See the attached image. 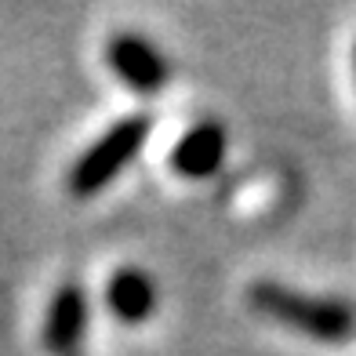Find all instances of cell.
<instances>
[{"label":"cell","instance_id":"obj_7","mask_svg":"<svg viewBox=\"0 0 356 356\" xmlns=\"http://www.w3.org/2000/svg\"><path fill=\"white\" fill-rule=\"evenodd\" d=\"M353 66H356V47H353Z\"/></svg>","mask_w":356,"mask_h":356},{"label":"cell","instance_id":"obj_4","mask_svg":"<svg viewBox=\"0 0 356 356\" xmlns=\"http://www.w3.org/2000/svg\"><path fill=\"white\" fill-rule=\"evenodd\" d=\"M88 331V295L80 284H58V291L51 295V305H47L44 316V331L40 342L51 356H76L80 342H84Z\"/></svg>","mask_w":356,"mask_h":356},{"label":"cell","instance_id":"obj_2","mask_svg":"<svg viewBox=\"0 0 356 356\" xmlns=\"http://www.w3.org/2000/svg\"><path fill=\"white\" fill-rule=\"evenodd\" d=\"M149 135H153L149 113H127V117H120L73 160V168L66 175V189L73 197H95V193H102L142 153Z\"/></svg>","mask_w":356,"mask_h":356},{"label":"cell","instance_id":"obj_5","mask_svg":"<svg viewBox=\"0 0 356 356\" xmlns=\"http://www.w3.org/2000/svg\"><path fill=\"white\" fill-rule=\"evenodd\" d=\"M225 127L218 120H200L193 124L189 131L175 142L171 149V168L182 175V178H193V182H200V178H211L222 160H225Z\"/></svg>","mask_w":356,"mask_h":356},{"label":"cell","instance_id":"obj_3","mask_svg":"<svg viewBox=\"0 0 356 356\" xmlns=\"http://www.w3.org/2000/svg\"><path fill=\"white\" fill-rule=\"evenodd\" d=\"M106 66L135 95H160L171 80L164 51L142 33H113L106 40Z\"/></svg>","mask_w":356,"mask_h":356},{"label":"cell","instance_id":"obj_6","mask_svg":"<svg viewBox=\"0 0 356 356\" xmlns=\"http://www.w3.org/2000/svg\"><path fill=\"white\" fill-rule=\"evenodd\" d=\"M106 305L120 323H145L156 313V284L142 269H117L106 284Z\"/></svg>","mask_w":356,"mask_h":356},{"label":"cell","instance_id":"obj_8","mask_svg":"<svg viewBox=\"0 0 356 356\" xmlns=\"http://www.w3.org/2000/svg\"><path fill=\"white\" fill-rule=\"evenodd\" d=\"M76 356H80V353H76Z\"/></svg>","mask_w":356,"mask_h":356},{"label":"cell","instance_id":"obj_1","mask_svg":"<svg viewBox=\"0 0 356 356\" xmlns=\"http://www.w3.org/2000/svg\"><path fill=\"white\" fill-rule=\"evenodd\" d=\"M248 305L291 331H302L305 338H316V342H349L356 334V313L346 302L302 295L277 280H254L248 287Z\"/></svg>","mask_w":356,"mask_h":356}]
</instances>
